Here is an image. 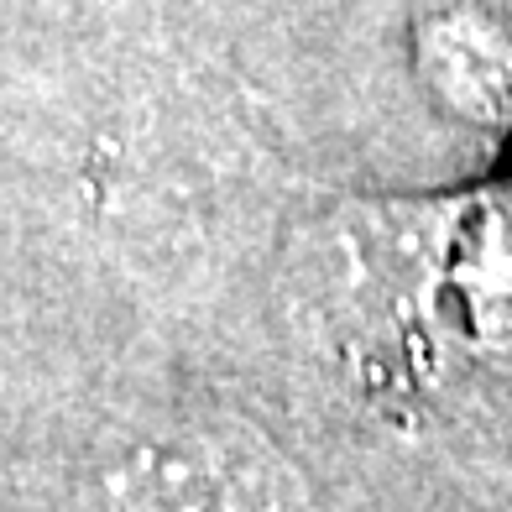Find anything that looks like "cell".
<instances>
[{"instance_id":"6da1fadb","label":"cell","mask_w":512,"mask_h":512,"mask_svg":"<svg viewBox=\"0 0 512 512\" xmlns=\"http://www.w3.org/2000/svg\"><path fill=\"white\" fill-rule=\"evenodd\" d=\"M100 512H309V486L267 429L204 408L115 445L100 465Z\"/></svg>"}]
</instances>
